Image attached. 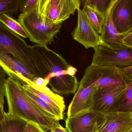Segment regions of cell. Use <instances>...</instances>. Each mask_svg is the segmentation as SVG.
Masks as SVG:
<instances>
[{
    "label": "cell",
    "mask_w": 132,
    "mask_h": 132,
    "mask_svg": "<svg viewBox=\"0 0 132 132\" xmlns=\"http://www.w3.org/2000/svg\"><path fill=\"white\" fill-rule=\"evenodd\" d=\"M4 106L0 103V123L4 119L6 113L4 110Z\"/></svg>",
    "instance_id": "obj_31"
},
{
    "label": "cell",
    "mask_w": 132,
    "mask_h": 132,
    "mask_svg": "<svg viewBox=\"0 0 132 132\" xmlns=\"http://www.w3.org/2000/svg\"><path fill=\"white\" fill-rule=\"evenodd\" d=\"M67 71L68 75L71 76H75L76 73L77 71V69L71 65L69 66Z\"/></svg>",
    "instance_id": "obj_30"
},
{
    "label": "cell",
    "mask_w": 132,
    "mask_h": 132,
    "mask_svg": "<svg viewBox=\"0 0 132 132\" xmlns=\"http://www.w3.org/2000/svg\"><path fill=\"white\" fill-rule=\"evenodd\" d=\"M114 0H84L81 4L86 5L94 8L105 17L107 12Z\"/></svg>",
    "instance_id": "obj_21"
},
{
    "label": "cell",
    "mask_w": 132,
    "mask_h": 132,
    "mask_svg": "<svg viewBox=\"0 0 132 132\" xmlns=\"http://www.w3.org/2000/svg\"><path fill=\"white\" fill-rule=\"evenodd\" d=\"M123 36L124 45L132 47V33H128Z\"/></svg>",
    "instance_id": "obj_27"
},
{
    "label": "cell",
    "mask_w": 132,
    "mask_h": 132,
    "mask_svg": "<svg viewBox=\"0 0 132 132\" xmlns=\"http://www.w3.org/2000/svg\"><path fill=\"white\" fill-rule=\"evenodd\" d=\"M0 65L9 77L22 85L27 79L33 81L36 77L28 67L21 60L9 53L0 51Z\"/></svg>",
    "instance_id": "obj_11"
},
{
    "label": "cell",
    "mask_w": 132,
    "mask_h": 132,
    "mask_svg": "<svg viewBox=\"0 0 132 132\" xmlns=\"http://www.w3.org/2000/svg\"><path fill=\"white\" fill-rule=\"evenodd\" d=\"M97 90V87L93 84L78 87L68 106L67 118L92 111L94 96Z\"/></svg>",
    "instance_id": "obj_12"
},
{
    "label": "cell",
    "mask_w": 132,
    "mask_h": 132,
    "mask_svg": "<svg viewBox=\"0 0 132 132\" xmlns=\"http://www.w3.org/2000/svg\"><path fill=\"white\" fill-rule=\"evenodd\" d=\"M112 18L119 33L127 34L132 29V0H117Z\"/></svg>",
    "instance_id": "obj_13"
},
{
    "label": "cell",
    "mask_w": 132,
    "mask_h": 132,
    "mask_svg": "<svg viewBox=\"0 0 132 132\" xmlns=\"http://www.w3.org/2000/svg\"><path fill=\"white\" fill-rule=\"evenodd\" d=\"M0 51L9 53L24 64L36 77L45 76L35 56L33 45L0 22Z\"/></svg>",
    "instance_id": "obj_2"
},
{
    "label": "cell",
    "mask_w": 132,
    "mask_h": 132,
    "mask_svg": "<svg viewBox=\"0 0 132 132\" xmlns=\"http://www.w3.org/2000/svg\"><path fill=\"white\" fill-rule=\"evenodd\" d=\"M23 132H46L41 126L35 122H27V125Z\"/></svg>",
    "instance_id": "obj_26"
},
{
    "label": "cell",
    "mask_w": 132,
    "mask_h": 132,
    "mask_svg": "<svg viewBox=\"0 0 132 132\" xmlns=\"http://www.w3.org/2000/svg\"><path fill=\"white\" fill-rule=\"evenodd\" d=\"M18 21L27 33L31 42L36 45L46 46L53 42L62 24L52 25L49 23L40 12L38 2L29 11L21 13Z\"/></svg>",
    "instance_id": "obj_3"
},
{
    "label": "cell",
    "mask_w": 132,
    "mask_h": 132,
    "mask_svg": "<svg viewBox=\"0 0 132 132\" xmlns=\"http://www.w3.org/2000/svg\"><path fill=\"white\" fill-rule=\"evenodd\" d=\"M43 15L52 25L62 24L80 8V0H38Z\"/></svg>",
    "instance_id": "obj_6"
},
{
    "label": "cell",
    "mask_w": 132,
    "mask_h": 132,
    "mask_svg": "<svg viewBox=\"0 0 132 132\" xmlns=\"http://www.w3.org/2000/svg\"><path fill=\"white\" fill-rule=\"evenodd\" d=\"M127 87L98 89L94 96L92 111L105 115L117 112Z\"/></svg>",
    "instance_id": "obj_8"
},
{
    "label": "cell",
    "mask_w": 132,
    "mask_h": 132,
    "mask_svg": "<svg viewBox=\"0 0 132 132\" xmlns=\"http://www.w3.org/2000/svg\"><path fill=\"white\" fill-rule=\"evenodd\" d=\"M132 33V29H131V30H130V31H129V32L128 33H127V34H128V33Z\"/></svg>",
    "instance_id": "obj_32"
},
{
    "label": "cell",
    "mask_w": 132,
    "mask_h": 132,
    "mask_svg": "<svg viewBox=\"0 0 132 132\" xmlns=\"http://www.w3.org/2000/svg\"><path fill=\"white\" fill-rule=\"evenodd\" d=\"M5 97L7 104V114L11 116L35 122L46 132L51 131L59 124V120L48 117L36 107L26 94L22 84L9 77Z\"/></svg>",
    "instance_id": "obj_1"
},
{
    "label": "cell",
    "mask_w": 132,
    "mask_h": 132,
    "mask_svg": "<svg viewBox=\"0 0 132 132\" xmlns=\"http://www.w3.org/2000/svg\"><path fill=\"white\" fill-rule=\"evenodd\" d=\"M6 81V73L0 65V103L3 106L4 103Z\"/></svg>",
    "instance_id": "obj_24"
},
{
    "label": "cell",
    "mask_w": 132,
    "mask_h": 132,
    "mask_svg": "<svg viewBox=\"0 0 132 132\" xmlns=\"http://www.w3.org/2000/svg\"><path fill=\"white\" fill-rule=\"evenodd\" d=\"M51 132H70L67 128H65L60 124H59L56 125L52 130Z\"/></svg>",
    "instance_id": "obj_28"
},
{
    "label": "cell",
    "mask_w": 132,
    "mask_h": 132,
    "mask_svg": "<svg viewBox=\"0 0 132 132\" xmlns=\"http://www.w3.org/2000/svg\"><path fill=\"white\" fill-rule=\"evenodd\" d=\"M83 10L92 25L98 34H101L105 17L98 11L86 5H83Z\"/></svg>",
    "instance_id": "obj_19"
},
{
    "label": "cell",
    "mask_w": 132,
    "mask_h": 132,
    "mask_svg": "<svg viewBox=\"0 0 132 132\" xmlns=\"http://www.w3.org/2000/svg\"><path fill=\"white\" fill-rule=\"evenodd\" d=\"M105 121L98 132H129L132 115L128 112H112L105 115Z\"/></svg>",
    "instance_id": "obj_15"
},
{
    "label": "cell",
    "mask_w": 132,
    "mask_h": 132,
    "mask_svg": "<svg viewBox=\"0 0 132 132\" xmlns=\"http://www.w3.org/2000/svg\"><path fill=\"white\" fill-rule=\"evenodd\" d=\"M120 68L132 81V66Z\"/></svg>",
    "instance_id": "obj_29"
},
{
    "label": "cell",
    "mask_w": 132,
    "mask_h": 132,
    "mask_svg": "<svg viewBox=\"0 0 132 132\" xmlns=\"http://www.w3.org/2000/svg\"><path fill=\"white\" fill-rule=\"evenodd\" d=\"M0 22L19 36L28 38V34L21 25L11 16L6 14L1 15Z\"/></svg>",
    "instance_id": "obj_20"
},
{
    "label": "cell",
    "mask_w": 132,
    "mask_h": 132,
    "mask_svg": "<svg viewBox=\"0 0 132 132\" xmlns=\"http://www.w3.org/2000/svg\"><path fill=\"white\" fill-rule=\"evenodd\" d=\"M33 48L47 85H55L69 76L67 70L70 65L62 55L46 46L36 45Z\"/></svg>",
    "instance_id": "obj_5"
},
{
    "label": "cell",
    "mask_w": 132,
    "mask_h": 132,
    "mask_svg": "<svg viewBox=\"0 0 132 132\" xmlns=\"http://www.w3.org/2000/svg\"><path fill=\"white\" fill-rule=\"evenodd\" d=\"M105 115L90 111L65 121L66 128L70 132H98L105 121Z\"/></svg>",
    "instance_id": "obj_10"
},
{
    "label": "cell",
    "mask_w": 132,
    "mask_h": 132,
    "mask_svg": "<svg viewBox=\"0 0 132 132\" xmlns=\"http://www.w3.org/2000/svg\"><path fill=\"white\" fill-rule=\"evenodd\" d=\"M77 12V23L72 33L73 39L87 49H94L103 44L101 36L95 30L84 12L80 8Z\"/></svg>",
    "instance_id": "obj_9"
},
{
    "label": "cell",
    "mask_w": 132,
    "mask_h": 132,
    "mask_svg": "<svg viewBox=\"0 0 132 132\" xmlns=\"http://www.w3.org/2000/svg\"><path fill=\"white\" fill-rule=\"evenodd\" d=\"M91 65L95 66H109L119 68L132 66V47L125 45L111 49L102 44L94 49Z\"/></svg>",
    "instance_id": "obj_7"
},
{
    "label": "cell",
    "mask_w": 132,
    "mask_h": 132,
    "mask_svg": "<svg viewBox=\"0 0 132 132\" xmlns=\"http://www.w3.org/2000/svg\"><path fill=\"white\" fill-rule=\"evenodd\" d=\"M129 132H132V128H131V130H130V131H129Z\"/></svg>",
    "instance_id": "obj_33"
},
{
    "label": "cell",
    "mask_w": 132,
    "mask_h": 132,
    "mask_svg": "<svg viewBox=\"0 0 132 132\" xmlns=\"http://www.w3.org/2000/svg\"><path fill=\"white\" fill-rule=\"evenodd\" d=\"M22 86L25 89L35 94L64 116L65 105L62 97L52 91L47 86L32 87L26 84Z\"/></svg>",
    "instance_id": "obj_16"
},
{
    "label": "cell",
    "mask_w": 132,
    "mask_h": 132,
    "mask_svg": "<svg viewBox=\"0 0 132 132\" xmlns=\"http://www.w3.org/2000/svg\"><path fill=\"white\" fill-rule=\"evenodd\" d=\"M117 112H128L132 115V82L127 86L123 100Z\"/></svg>",
    "instance_id": "obj_23"
},
{
    "label": "cell",
    "mask_w": 132,
    "mask_h": 132,
    "mask_svg": "<svg viewBox=\"0 0 132 132\" xmlns=\"http://www.w3.org/2000/svg\"><path fill=\"white\" fill-rule=\"evenodd\" d=\"M37 2L38 0H21L19 10L22 13L28 12L35 7Z\"/></svg>",
    "instance_id": "obj_25"
},
{
    "label": "cell",
    "mask_w": 132,
    "mask_h": 132,
    "mask_svg": "<svg viewBox=\"0 0 132 132\" xmlns=\"http://www.w3.org/2000/svg\"><path fill=\"white\" fill-rule=\"evenodd\" d=\"M132 82L121 68L115 66H95L85 69L78 86L95 85L98 89L128 86Z\"/></svg>",
    "instance_id": "obj_4"
},
{
    "label": "cell",
    "mask_w": 132,
    "mask_h": 132,
    "mask_svg": "<svg viewBox=\"0 0 132 132\" xmlns=\"http://www.w3.org/2000/svg\"><path fill=\"white\" fill-rule=\"evenodd\" d=\"M21 0H0V15L17 14L19 10Z\"/></svg>",
    "instance_id": "obj_22"
},
{
    "label": "cell",
    "mask_w": 132,
    "mask_h": 132,
    "mask_svg": "<svg viewBox=\"0 0 132 132\" xmlns=\"http://www.w3.org/2000/svg\"><path fill=\"white\" fill-rule=\"evenodd\" d=\"M24 89L25 92L28 97L34 102L36 107L46 115L50 118L59 120V121L60 120H63L64 116L62 115L59 112L53 108L52 106L32 92L26 90L24 88Z\"/></svg>",
    "instance_id": "obj_17"
},
{
    "label": "cell",
    "mask_w": 132,
    "mask_h": 132,
    "mask_svg": "<svg viewBox=\"0 0 132 132\" xmlns=\"http://www.w3.org/2000/svg\"><path fill=\"white\" fill-rule=\"evenodd\" d=\"M117 1L114 0L107 12L101 35L103 45L113 49H119L125 45L124 36L119 33L112 21V11Z\"/></svg>",
    "instance_id": "obj_14"
},
{
    "label": "cell",
    "mask_w": 132,
    "mask_h": 132,
    "mask_svg": "<svg viewBox=\"0 0 132 132\" xmlns=\"http://www.w3.org/2000/svg\"><path fill=\"white\" fill-rule=\"evenodd\" d=\"M27 122L6 113L4 119L0 123V132H23Z\"/></svg>",
    "instance_id": "obj_18"
}]
</instances>
